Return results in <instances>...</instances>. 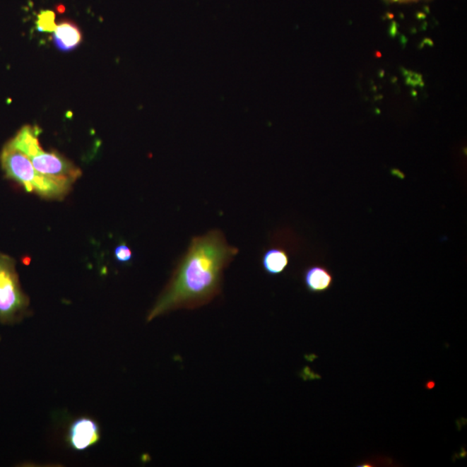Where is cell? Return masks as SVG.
Segmentation results:
<instances>
[{
    "label": "cell",
    "mask_w": 467,
    "mask_h": 467,
    "mask_svg": "<svg viewBox=\"0 0 467 467\" xmlns=\"http://www.w3.org/2000/svg\"><path fill=\"white\" fill-rule=\"evenodd\" d=\"M239 249L227 243L222 230L214 229L191 239L171 280L148 315V321L170 312L202 307L222 292L223 271Z\"/></svg>",
    "instance_id": "cell-1"
},
{
    "label": "cell",
    "mask_w": 467,
    "mask_h": 467,
    "mask_svg": "<svg viewBox=\"0 0 467 467\" xmlns=\"http://www.w3.org/2000/svg\"><path fill=\"white\" fill-rule=\"evenodd\" d=\"M0 161L6 177L22 185L26 192L45 199H63L71 191L72 184L37 172L29 157L11 142L4 146Z\"/></svg>",
    "instance_id": "cell-2"
},
{
    "label": "cell",
    "mask_w": 467,
    "mask_h": 467,
    "mask_svg": "<svg viewBox=\"0 0 467 467\" xmlns=\"http://www.w3.org/2000/svg\"><path fill=\"white\" fill-rule=\"evenodd\" d=\"M30 299L22 290L13 258L0 253V323L14 325L29 314Z\"/></svg>",
    "instance_id": "cell-3"
},
{
    "label": "cell",
    "mask_w": 467,
    "mask_h": 467,
    "mask_svg": "<svg viewBox=\"0 0 467 467\" xmlns=\"http://www.w3.org/2000/svg\"><path fill=\"white\" fill-rule=\"evenodd\" d=\"M29 159L37 172L52 179L74 184L82 176L80 168L56 150L45 152L42 149Z\"/></svg>",
    "instance_id": "cell-4"
},
{
    "label": "cell",
    "mask_w": 467,
    "mask_h": 467,
    "mask_svg": "<svg viewBox=\"0 0 467 467\" xmlns=\"http://www.w3.org/2000/svg\"><path fill=\"white\" fill-rule=\"evenodd\" d=\"M69 442L72 449L83 451L100 441V432L97 422L88 418H79L71 424L69 430Z\"/></svg>",
    "instance_id": "cell-5"
},
{
    "label": "cell",
    "mask_w": 467,
    "mask_h": 467,
    "mask_svg": "<svg viewBox=\"0 0 467 467\" xmlns=\"http://www.w3.org/2000/svg\"><path fill=\"white\" fill-rule=\"evenodd\" d=\"M83 40V34L74 22L63 20L57 25L53 34L56 47L64 52H69L78 47Z\"/></svg>",
    "instance_id": "cell-6"
},
{
    "label": "cell",
    "mask_w": 467,
    "mask_h": 467,
    "mask_svg": "<svg viewBox=\"0 0 467 467\" xmlns=\"http://www.w3.org/2000/svg\"><path fill=\"white\" fill-rule=\"evenodd\" d=\"M303 281L308 292L322 293L333 287V276L326 267L314 265L305 270Z\"/></svg>",
    "instance_id": "cell-7"
},
{
    "label": "cell",
    "mask_w": 467,
    "mask_h": 467,
    "mask_svg": "<svg viewBox=\"0 0 467 467\" xmlns=\"http://www.w3.org/2000/svg\"><path fill=\"white\" fill-rule=\"evenodd\" d=\"M40 133V129L37 126H25L10 141L11 144L26 156L32 157L42 149L38 140Z\"/></svg>",
    "instance_id": "cell-8"
},
{
    "label": "cell",
    "mask_w": 467,
    "mask_h": 467,
    "mask_svg": "<svg viewBox=\"0 0 467 467\" xmlns=\"http://www.w3.org/2000/svg\"><path fill=\"white\" fill-rule=\"evenodd\" d=\"M288 254L283 249L271 248L262 254V268L269 276L281 275L288 268Z\"/></svg>",
    "instance_id": "cell-9"
},
{
    "label": "cell",
    "mask_w": 467,
    "mask_h": 467,
    "mask_svg": "<svg viewBox=\"0 0 467 467\" xmlns=\"http://www.w3.org/2000/svg\"><path fill=\"white\" fill-rule=\"evenodd\" d=\"M55 19L56 15L54 11L49 10L42 11L38 14L36 22L38 32H54L57 27Z\"/></svg>",
    "instance_id": "cell-10"
},
{
    "label": "cell",
    "mask_w": 467,
    "mask_h": 467,
    "mask_svg": "<svg viewBox=\"0 0 467 467\" xmlns=\"http://www.w3.org/2000/svg\"><path fill=\"white\" fill-rule=\"evenodd\" d=\"M132 250L125 242H121L114 249V258L119 264L129 265L133 261Z\"/></svg>",
    "instance_id": "cell-11"
},
{
    "label": "cell",
    "mask_w": 467,
    "mask_h": 467,
    "mask_svg": "<svg viewBox=\"0 0 467 467\" xmlns=\"http://www.w3.org/2000/svg\"><path fill=\"white\" fill-rule=\"evenodd\" d=\"M383 1L389 4H393V3L404 4V3L419 2V1H422V0H383Z\"/></svg>",
    "instance_id": "cell-12"
}]
</instances>
